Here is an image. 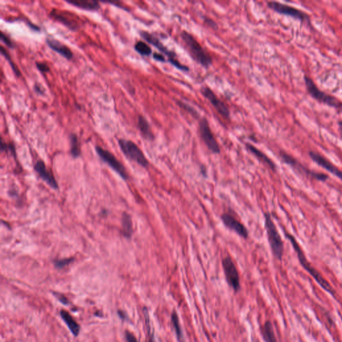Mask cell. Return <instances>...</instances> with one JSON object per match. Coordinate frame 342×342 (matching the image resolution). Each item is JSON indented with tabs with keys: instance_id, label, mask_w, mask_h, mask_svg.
<instances>
[{
	"instance_id": "obj_1",
	"label": "cell",
	"mask_w": 342,
	"mask_h": 342,
	"mask_svg": "<svg viewBox=\"0 0 342 342\" xmlns=\"http://www.w3.org/2000/svg\"><path fill=\"white\" fill-rule=\"evenodd\" d=\"M285 235H286L287 239L290 241L293 248H294V251L297 254L299 263L302 267L304 268V269H305V271H307L309 274L315 279V282L320 285V287H322L323 290H324L328 294H330V295L335 298L336 294V290H334L333 287L330 285V283L322 276V274L309 263L306 256L304 254L303 250H302L301 246L298 243L296 237L294 235L290 234V233H287V232L285 233Z\"/></svg>"
},
{
	"instance_id": "obj_2",
	"label": "cell",
	"mask_w": 342,
	"mask_h": 342,
	"mask_svg": "<svg viewBox=\"0 0 342 342\" xmlns=\"http://www.w3.org/2000/svg\"><path fill=\"white\" fill-rule=\"evenodd\" d=\"M180 38L185 43L190 56L197 63L205 68H209L213 64V59L203 48L201 43L189 32L183 30L180 33Z\"/></svg>"
},
{
	"instance_id": "obj_3",
	"label": "cell",
	"mask_w": 342,
	"mask_h": 342,
	"mask_svg": "<svg viewBox=\"0 0 342 342\" xmlns=\"http://www.w3.org/2000/svg\"><path fill=\"white\" fill-rule=\"evenodd\" d=\"M265 229L267 233V240L270 246L273 256L277 260L282 261L284 253V243L279 234L276 225L273 221L270 213H264Z\"/></svg>"
},
{
	"instance_id": "obj_4",
	"label": "cell",
	"mask_w": 342,
	"mask_h": 342,
	"mask_svg": "<svg viewBox=\"0 0 342 342\" xmlns=\"http://www.w3.org/2000/svg\"><path fill=\"white\" fill-rule=\"evenodd\" d=\"M304 82L307 92L311 97L320 103L342 112V102L332 95L324 92L317 87L316 84L308 76H304Z\"/></svg>"
},
{
	"instance_id": "obj_5",
	"label": "cell",
	"mask_w": 342,
	"mask_h": 342,
	"mask_svg": "<svg viewBox=\"0 0 342 342\" xmlns=\"http://www.w3.org/2000/svg\"><path fill=\"white\" fill-rule=\"evenodd\" d=\"M140 35L142 39L150 44L153 45V46L157 47L158 50L160 51L162 54L168 58L169 62H170L172 66L177 68L179 70L183 72H189V68L188 66L184 65L179 60H178V57L176 56V53L173 51L169 50L168 47L165 46L157 37L154 36L153 34L149 33V32L140 31Z\"/></svg>"
},
{
	"instance_id": "obj_6",
	"label": "cell",
	"mask_w": 342,
	"mask_h": 342,
	"mask_svg": "<svg viewBox=\"0 0 342 342\" xmlns=\"http://www.w3.org/2000/svg\"><path fill=\"white\" fill-rule=\"evenodd\" d=\"M279 157H280L281 160L285 164L292 167L294 170L297 171L301 175L305 176L306 177L313 178V179L321 182H326L329 178L328 174L310 170V169L302 165L296 158L290 155V154L286 153L285 151H280Z\"/></svg>"
},
{
	"instance_id": "obj_7",
	"label": "cell",
	"mask_w": 342,
	"mask_h": 342,
	"mask_svg": "<svg viewBox=\"0 0 342 342\" xmlns=\"http://www.w3.org/2000/svg\"><path fill=\"white\" fill-rule=\"evenodd\" d=\"M119 144L122 152L128 159L134 161L144 168L147 169L149 167V161L146 159L143 152L132 140L121 138L119 140Z\"/></svg>"
},
{
	"instance_id": "obj_8",
	"label": "cell",
	"mask_w": 342,
	"mask_h": 342,
	"mask_svg": "<svg viewBox=\"0 0 342 342\" xmlns=\"http://www.w3.org/2000/svg\"><path fill=\"white\" fill-rule=\"evenodd\" d=\"M267 6L277 14L292 17L302 22H310V16L306 12H304L295 7L277 1H269L267 2Z\"/></svg>"
},
{
	"instance_id": "obj_9",
	"label": "cell",
	"mask_w": 342,
	"mask_h": 342,
	"mask_svg": "<svg viewBox=\"0 0 342 342\" xmlns=\"http://www.w3.org/2000/svg\"><path fill=\"white\" fill-rule=\"evenodd\" d=\"M199 129L201 140L204 142L207 149L216 155L221 153V148L206 118H202L199 121Z\"/></svg>"
},
{
	"instance_id": "obj_10",
	"label": "cell",
	"mask_w": 342,
	"mask_h": 342,
	"mask_svg": "<svg viewBox=\"0 0 342 342\" xmlns=\"http://www.w3.org/2000/svg\"><path fill=\"white\" fill-rule=\"evenodd\" d=\"M222 267L228 285L235 292H238L241 289L240 277L236 265L231 256H224L221 261Z\"/></svg>"
},
{
	"instance_id": "obj_11",
	"label": "cell",
	"mask_w": 342,
	"mask_h": 342,
	"mask_svg": "<svg viewBox=\"0 0 342 342\" xmlns=\"http://www.w3.org/2000/svg\"><path fill=\"white\" fill-rule=\"evenodd\" d=\"M96 151L100 159L109 165L123 179H128V176L126 169L113 154L98 146H96Z\"/></svg>"
},
{
	"instance_id": "obj_12",
	"label": "cell",
	"mask_w": 342,
	"mask_h": 342,
	"mask_svg": "<svg viewBox=\"0 0 342 342\" xmlns=\"http://www.w3.org/2000/svg\"><path fill=\"white\" fill-rule=\"evenodd\" d=\"M201 93L206 99L210 101L220 115L225 119H229L230 111L229 107L216 96L215 93L210 87L204 86L201 88Z\"/></svg>"
},
{
	"instance_id": "obj_13",
	"label": "cell",
	"mask_w": 342,
	"mask_h": 342,
	"mask_svg": "<svg viewBox=\"0 0 342 342\" xmlns=\"http://www.w3.org/2000/svg\"><path fill=\"white\" fill-rule=\"evenodd\" d=\"M221 220L223 225L230 231L234 232L239 237L243 239H248L249 237V231L246 226L237 220L233 214L229 213H224L221 216Z\"/></svg>"
},
{
	"instance_id": "obj_14",
	"label": "cell",
	"mask_w": 342,
	"mask_h": 342,
	"mask_svg": "<svg viewBox=\"0 0 342 342\" xmlns=\"http://www.w3.org/2000/svg\"><path fill=\"white\" fill-rule=\"evenodd\" d=\"M309 156L313 162L326 169L329 172L336 176L342 181V171L334 165L331 161H329L324 156L312 151L309 152Z\"/></svg>"
},
{
	"instance_id": "obj_15",
	"label": "cell",
	"mask_w": 342,
	"mask_h": 342,
	"mask_svg": "<svg viewBox=\"0 0 342 342\" xmlns=\"http://www.w3.org/2000/svg\"><path fill=\"white\" fill-rule=\"evenodd\" d=\"M34 170L43 178V180L48 184L51 187L54 189H58V182H57L56 178L52 172L47 169L45 163L43 161H39L36 162L35 166H34Z\"/></svg>"
},
{
	"instance_id": "obj_16",
	"label": "cell",
	"mask_w": 342,
	"mask_h": 342,
	"mask_svg": "<svg viewBox=\"0 0 342 342\" xmlns=\"http://www.w3.org/2000/svg\"><path fill=\"white\" fill-rule=\"evenodd\" d=\"M45 41H46L47 45L54 52L60 54V56L68 60H72L74 58V54L71 49L61 42L57 41L56 39H50V38H47Z\"/></svg>"
},
{
	"instance_id": "obj_17",
	"label": "cell",
	"mask_w": 342,
	"mask_h": 342,
	"mask_svg": "<svg viewBox=\"0 0 342 342\" xmlns=\"http://www.w3.org/2000/svg\"><path fill=\"white\" fill-rule=\"evenodd\" d=\"M246 147L258 160L267 165L273 171H277V165H275V163L261 150L257 149L256 146L250 143H246Z\"/></svg>"
},
{
	"instance_id": "obj_18",
	"label": "cell",
	"mask_w": 342,
	"mask_h": 342,
	"mask_svg": "<svg viewBox=\"0 0 342 342\" xmlns=\"http://www.w3.org/2000/svg\"><path fill=\"white\" fill-rule=\"evenodd\" d=\"M138 127L142 137L149 141H153L155 140L153 130H152L151 125L146 118L142 115H139L138 117Z\"/></svg>"
},
{
	"instance_id": "obj_19",
	"label": "cell",
	"mask_w": 342,
	"mask_h": 342,
	"mask_svg": "<svg viewBox=\"0 0 342 342\" xmlns=\"http://www.w3.org/2000/svg\"><path fill=\"white\" fill-rule=\"evenodd\" d=\"M60 314L66 326L69 328L71 333L75 337H77L79 335L80 332H81V326L78 324L77 321L72 317V315L67 311L64 310V309L60 311Z\"/></svg>"
},
{
	"instance_id": "obj_20",
	"label": "cell",
	"mask_w": 342,
	"mask_h": 342,
	"mask_svg": "<svg viewBox=\"0 0 342 342\" xmlns=\"http://www.w3.org/2000/svg\"><path fill=\"white\" fill-rule=\"evenodd\" d=\"M66 1L69 4L84 10L98 11L100 8L99 2L92 0H74Z\"/></svg>"
},
{
	"instance_id": "obj_21",
	"label": "cell",
	"mask_w": 342,
	"mask_h": 342,
	"mask_svg": "<svg viewBox=\"0 0 342 342\" xmlns=\"http://www.w3.org/2000/svg\"><path fill=\"white\" fill-rule=\"evenodd\" d=\"M50 16L54 18L55 20H58L59 22L62 23L64 26H67L70 30H77L79 28V23L76 22L73 18H68L64 12H58L56 10H52L50 13Z\"/></svg>"
},
{
	"instance_id": "obj_22",
	"label": "cell",
	"mask_w": 342,
	"mask_h": 342,
	"mask_svg": "<svg viewBox=\"0 0 342 342\" xmlns=\"http://www.w3.org/2000/svg\"><path fill=\"white\" fill-rule=\"evenodd\" d=\"M261 335L265 342H278L270 321H267L261 328Z\"/></svg>"
},
{
	"instance_id": "obj_23",
	"label": "cell",
	"mask_w": 342,
	"mask_h": 342,
	"mask_svg": "<svg viewBox=\"0 0 342 342\" xmlns=\"http://www.w3.org/2000/svg\"><path fill=\"white\" fill-rule=\"evenodd\" d=\"M123 233L127 238H130L133 233L132 218L127 213L123 214Z\"/></svg>"
},
{
	"instance_id": "obj_24",
	"label": "cell",
	"mask_w": 342,
	"mask_h": 342,
	"mask_svg": "<svg viewBox=\"0 0 342 342\" xmlns=\"http://www.w3.org/2000/svg\"><path fill=\"white\" fill-rule=\"evenodd\" d=\"M171 322L173 326L174 332L177 338L178 341L179 342H185L184 340L183 334H182L181 327H180L179 318H178L177 313L174 310L171 314Z\"/></svg>"
},
{
	"instance_id": "obj_25",
	"label": "cell",
	"mask_w": 342,
	"mask_h": 342,
	"mask_svg": "<svg viewBox=\"0 0 342 342\" xmlns=\"http://www.w3.org/2000/svg\"><path fill=\"white\" fill-rule=\"evenodd\" d=\"M70 153L72 157H79L81 154V146L77 134H72L70 136Z\"/></svg>"
},
{
	"instance_id": "obj_26",
	"label": "cell",
	"mask_w": 342,
	"mask_h": 342,
	"mask_svg": "<svg viewBox=\"0 0 342 342\" xmlns=\"http://www.w3.org/2000/svg\"><path fill=\"white\" fill-rule=\"evenodd\" d=\"M143 313L144 320H145V324L146 330L148 333V341L147 342H156L155 338V334L153 331L151 325V320H150L149 310L147 307H144L143 308Z\"/></svg>"
},
{
	"instance_id": "obj_27",
	"label": "cell",
	"mask_w": 342,
	"mask_h": 342,
	"mask_svg": "<svg viewBox=\"0 0 342 342\" xmlns=\"http://www.w3.org/2000/svg\"><path fill=\"white\" fill-rule=\"evenodd\" d=\"M134 50L138 54L144 56H149L153 52L151 47L147 43L142 41H138L135 43V45H134Z\"/></svg>"
},
{
	"instance_id": "obj_28",
	"label": "cell",
	"mask_w": 342,
	"mask_h": 342,
	"mask_svg": "<svg viewBox=\"0 0 342 342\" xmlns=\"http://www.w3.org/2000/svg\"><path fill=\"white\" fill-rule=\"evenodd\" d=\"M0 51H1V55L4 56L5 58L6 59L7 62H9V65H10L11 69H12L13 72H14L15 75H16V77H20L21 72L20 71V70H19V68L17 67V66L16 65V64H14V62H13L12 60H11V57L10 56H9V53L7 52L6 50H5V49L3 46H1V48H0Z\"/></svg>"
},
{
	"instance_id": "obj_29",
	"label": "cell",
	"mask_w": 342,
	"mask_h": 342,
	"mask_svg": "<svg viewBox=\"0 0 342 342\" xmlns=\"http://www.w3.org/2000/svg\"><path fill=\"white\" fill-rule=\"evenodd\" d=\"M74 261V258H68V259H62L56 260L54 261V265L58 269H62V268L66 267L71 263Z\"/></svg>"
},
{
	"instance_id": "obj_30",
	"label": "cell",
	"mask_w": 342,
	"mask_h": 342,
	"mask_svg": "<svg viewBox=\"0 0 342 342\" xmlns=\"http://www.w3.org/2000/svg\"><path fill=\"white\" fill-rule=\"evenodd\" d=\"M0 39H1V41L4 43L5 45H6L7 47H8L9 48H14V43H13V42L11 41V39H9L8 36L5 35V34L3 33L2 31H1V33H0Z\"/></svg>"
},
{
	"instance_id": "obj_31",
	"label": "cell",
	"mask_w": 342,
	"mask_h": 342,
	"mask_svg": "<svg viewBox=\"0 0 342 342\" xmlns=\"http://www.w3.org/2000/svg\"><path fill=\"white\" fill-rule=\"evenodd\" d=\"M53 295L63 305H68L69 304V300L63 294H60V293L53 292Z\"/></svg>"
},
{
	"instance_id": "obj_32",
	"label": "cell",
	"mask_w": 342,
	"mask_h": 342,
	"mask_svg": "<svg viewBox=\"0 0 342 342\" xmlns=\"http://www.w3.org/2000/svg\"><path fill=\"white\" fill-rule=\"evenodd\" d=\"M178 104L180 107L183 108L185 111L189 112V113H191L192 115L195 116V117L199 115L196 111H195L193 108L191 107V106H189V105H187V104L183 103V102H181L180 101L178 102Z\"/></svg>"
},
{
	"instance_id": "obj_33",
	"label": "cell",
	"mask_w": 342,
	"mask_h": 342,
	"mask_svg": "<svg viewBox=\"0 0 342 342\" xmlns=\"http://www.w3.org/2000/svg\"><path fill=\"white\" fill-rule=\"evenodd\" d=\"M36 67L38 68L39 71L42 72L43 74L47 73L50 71V67L47 65L46 64L43 63V62H36Z\"/></svg>"
},
{
	"instance_id": "obj_34",
	"label": "cell",
	"mask_w": 342,
	"mask_h": 342,
	"mask_svg": "<svg viewBox=\"0 0 342 342\" xmlns=\"http://www.w3.org/2000/svg\"><path fill=\"white\" fill-rule=\"evenodd\" d=\"M125 338H126L127 342H138L135 336L129 331L125 332Z\"/></svg>"
},
{
	"instance_id": "obj_35",
	"label": "cell",
	"mask_w": 342,
	"mask_h": 342,
	"mask_svg": "<svg viewBox=\"0 0 342 342\" xmlns=\"http://www.w3.org/2000/svg\"><path fill=\"white\" fill-rule=\"evenodd\" d=\"M153 58L155 59V60L159 61V62H166V60H165V56H163V54H159V53H154L153 55Z\"/></svg>"
},
{
	"instance_id": "obj_36",
	"label": "cell",
	"mask_w": 342,
	"mask_h": 342,
	"mask_svg": "<svg viewBox=\"0 0 342 342\" xmlns=\"http://www.w3.org/2000/svg\"><path fill=\"white\" fill-rule=\"evenodd\" d=\"M34 90L36 91V92L37 93V94L43 95V93H44V90H43V88L41 86V85H36L34 86Z\"/></svg>"
},
{
	"instance_id": "obj_37",
	"label": "cell",
	"mask_w": 342,
	"mask_h": 342,
	"mask_svg": "<svg viewBox=\"0 0 342 342\" xmlns=\"http://www.w3.org/2000/svg\"><path fill=\"white\" fill-rule=\"evenodd\" d=\"M205 23H207L208 26H210L211 28H214V29H216V28H217V24H216L214 21L211 20V19L206 18Z\"/></svg>"
},
{
	"instance_id": "obj_38",
	"label": "cell",
	"mask_w": 342,
	"mask_h": 342,
	"mask_svg": "<svg viewBox=\"0 0 342 342\" xmlns=\"http://www.w3.org/2000/svg\"><path fill=\"white\" fill-rule=\"evenodd\" d=\"M117 313L118 315H119L120 318H121L122 320H127V315L126 313H125V311L118 310Z\"/></svg>"
},
{
	"instance_id": "obj_39",
	"label": "cell",
	"mask_w": 342,
	"mask_h": 342,
	"mask_svg": "<svg viewBox=\"0 0 342 342\" xmlns=\"http://www.w3.org/2000/svg\"><path fill=\"white\" fill-rule=\"evenodd\" d=\"M338 132H339L340 138H341V139L342 140V121L338 122Z\"/></svg>"
},
{
	"instance_id": "obj_40",
	"label": "cell",
	"mask_w": 342,
	"mask_h": 342,
	"mask_svg": "<svg viewBox=\"0 0 342 342\" xmlns=\"http://www.w3.org/2000/svg\"></svg>"
}]
</instances>
